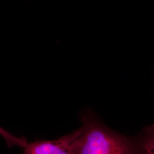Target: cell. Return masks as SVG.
<instances>
[{"label":"cell","instance_id":"4","mask_svg":"<svg viewBox=\"0 0 154 154\" xmlns=\"http://www.w3.org/2000/svg\"><path fill=\"white\" fill-rule=\"evenodd\" d=\"M0 135L4 138L9 148L18 146L24 148L28 143L26 139L24 137H17L11 133L0 127Z\"/></svg>","mask_w":154,"mask_h":154},{"label":"cell","instance_id":"3","mask_svg":"<svg viewBox=\"0 0 154 154\" xmlns=\"http://www.w3.org/2000/svg\"><path fill=\"white\" fill-rule=\"evenodd\" d=\"M139 146L141 154H154V124L145 128Z\"/></svg>","mask_w":154,"mask_h":154},{"label":"cell","instance_id":"2","mask_svg":"<svg viewBox=\"0 0 154 154\" xmlns=\"http://www.w3.org/2000/svg\"><path fill=\"white\" fill-rule=\"evenodd\" d=\"M79 129L56 140H39L28 143L23 154H77L75 139Z\"/></svg>","mask_w":154,"mask_h":154},{"label":"cell","instance_id":"1","mask_svg":"<svg viewBox=\"0 0 154 154\" xmlns=\"http://www.w3.org/2000/svg\"><path fill=\"white\" fill-rule=\"evenodd\" d=\"M75 139L77 154H141L139 143L114 131L89 116Z\"/></svg>","mask_w":154,"mask_h":154}]
</instances>
